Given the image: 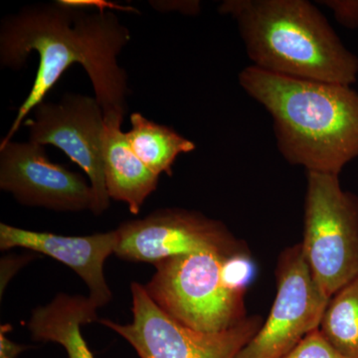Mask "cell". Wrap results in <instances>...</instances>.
Wrapping results in <instances>:
<instances>
[{"label":"cell","mask_w":358,"mask_h":358,"mask_svg":"<svg viewBox=\"0 0 358 358\" xmlns=\"http://www.w3.org/2000/svg\"><path fill=\"white\" fill-rule=\"evenodd\" d=\"M129 41V30L112 10L96 8L93 13L73 0L33 4L3 18L1 67L22 69L33 51L39 55V67L29 95L0 145L13 141L26 117L74 64L86 71L105 122H122L128 110V75L117 57Z\"/></svg>","instance_id":"obj_1"},{"label":"cell","mask_w":358,"mask_h":358,"mask_svg":"<svg viewBox=\"0 0 358 358\" xmlns=\"http://www.w3.org/2000/svg\"><path fill=\"white\" fill-rule=\"evenodd\" d=\"M239 84L273 119L278 150L307 173L336 174L358 157V93L346 85L296 79L252 65Z\"/></svg>","instance_id":"obj_2"},{"label":"cell","mask_w":358,"mask_h":358,"mask_svg":"<svg viewBox=\"0 0 358 358\" xmlns=\"http://www.w3.org/2000/svg\"><path fill=\"white\" fill-rule=\"evenodd\" d=\"M219 13L236 22L247 54L260 69L352 86L358 57L326 16L307 0H225Z\"/></svg>","instance_id":"obj_3"},{"label":"cell","mask_w":358,"mask_h":358,"mask_svg":"<svg viewBox=\"0 0 358 358\" xmlns=\"http://www.w3.org/2000/svg\"><path fill=\"white\" fill-rule=\"evenodd\" d=\"M226 257L194 253L155 264L145 286L152 301L179 324L203 333H219L246 319L245 293L223 280Z\"/></svg>","instance_id":"obj_4"},{"label":"cell","mask_w":358,"mask_h":358,"mask_svg":"<svg viewBox=\"0 0 358 358\" xmlns=\"http://www.w3.org/2000/svg\"><path fill=\"white\" fill-rule=\"evenodd\" d=\"M303 256L322 293L333 298L358 277V196L336 174L308 173Z\"/></svg>","instance_id":"obj_5"},{"label":"cell","mask_w":358,"mask_h":358,"mask_svg":"<svg viewBox=\"0 0 358 358\" xmlns=\"http://www.w3.org/2000/svg\"><path fill=\"white\" fill-rule=\"evenodd\" d=\"M131 291V322L122 324L108 319L99 322L126 339L140 358H236L263 324L262 319L254 315L219 333L195 331L166 315L143 285L133 282Z\"/></svg>","instance_id":"obj_6"},{"label":"cell","mask_w":358,"mask_h":358,"mask_svg":"<svg viewBox=\"0 0 358 358\" xmlns=\"http://www.w3.org/2000/svg\"><path fill=\"white\" fill-rule=\"evenodd\" d=\"M115 255L122 260L155 264L194 253L228 257L247 252L222 222L196 211L180 208L155 210L117 228Z\"/></svg>","instance_id":"obj_7"},{"label":"cell","mask_w":358,"mask_h":358,"mask_svg":"<svg viewBox=\"0 0 358 358\" xmlns=\"http://www.w3.org/2000/svg\"><path fill=\"white\" fill-rule=\"evenodd\" d=\"M275 278L277 296L268 320L236 358H284L320 326L331 299L313 280L301 243L282 251Z\"/></svg>","instance_id":"obj_8"},{"label":"cell","mask_w":358,"mask_h":358,"mask_svg":"<svg viewBox=\"0 0 358 358\" xmlns=\"http://www.w3.org/2000/svg\"><path fill=\"white\" fill-rule=\"evenodd\" d=\"M24 124L29 141L55 145L89 178L95 195L92 213L101 215L110 206L103 169L105 117L96 98L66 94L60 103H39Z\"/></svg>","instance_id":"obj_9"},{"label":"cell","mask_w":358,"mask_h":358,"mask_svg":"<svg viewBox=\"0 0 358 358\" xmlns=\"http://www.w3.org/2000/svg\"><path fill=\"white\" fill-rule=\"evenodd\" d=\"M0 189L20 204L58 212L92 211L95 203L82 174L50 162L44 145L32 141L0 145Z\"/></svg>","instance_id":"obj_10"},{"label":"cell","mask_w":358,"mask_h":358,"mask_svg":"<svg viewBox=\"0 0 358 358\" xmlns=\"http://www.w3.org/2000/svg\"><path fill=\"white\" fill-rule=\"evenodd\" d=\"M117 242V229L87 236H64L0 223L1 251L27 249L64 264L83 280L89 289L90 301L96 308L105 307L113 299L103 274V265L115 254Z\"/></svg>","instance_id":"obj_11"},{"label":"cell","mask_w":358,"mask_h":358,"mask_svg":"<svg viewBox=\"0 0 358 358\" xmlns=\"http://www.w3.org/2000/svg\"><path fill=\"white\" fill-rule=\"evenodd\" d=\"M122 124L105 122L103 155L106 187L110 199L124 202L131 214L138 215L145 200L157 190L159 176L134 154L122 131Z\"/></svg>","instance_id":"obj_12"},{"label":"cell","mask_w":358,"mask_h":358,"mask_svg":"<svg viewBox=\"0 0 358 358\" xmlns=\"http://www.w3.org/2000/svg\"><path fill=\"white\" fill-rule=\"evenodd\" d=\"M96 310L89 296L60 293L50 303L33 310L28 329L34 341L62 345L68 358H95L81 327L99 322Z\"/></svg>","instance_id":"obj_13"},{"label":"cell","mask_w":358,"mask_h":358,"mask_svg":"<svg viewBox=\"0 0 358 358\" xmlns=\"http://www.w3.org/2000/svg\"><path fill=\"white\" fill-rule=\"evenodd\" d=\"M131 129L126 134L131 150L152 171L173 176V166L179 155L193 152L196 145L171 127L147 119L141 113L129 117Z\"/></svg>","instance_id":"obj_14"},{"label":"cell","mask_w":358,"mask_h":358,"mask_svg":"<svg viewBox=\"0 0 358 358\" xmlns=\"http://www.w3.org/2000/svg\"><path fill=\"white\" fill-rule=\"evenodd\" d=\"M320 331L345 358H358V277L334 294Z\"/></svg>","instance_id":"obj_15"},{"label":"cell","mask_w":358,"mask_h":358,"mask_svg":"<svg viewBox=\"0 0 358 358\" xmlns=\"http://www.w3.org/2000/svg\"><path fill=\"white\" fill-rule=\"evenodd\" d=\"M223 280L230 289L238 292H246L256 275L255 263L248 252L234 254L224 259Z\"/></svg>","instance_id":"obj_16"},{"label":"cell","mask_w":358,"mask_h":358,"mask_svg":"<svg viewBox=\"0 0 358 358\" xmlns=\"http://www.w3.org/2000/svg\"><path fill=\"white\" fill-rule=\"evenodd\" d=\"M284 358H345L319 329L310 331Z\"/></svg>","instance_id":"obj_17"},{"label":"cell","mask_w":358,"mask_h":358,"mask_svg":"<svg viewBox=\"0 0 358 358\" xmlns=\"http://www.w3.org/2000/svg\"><path fill=\"white\" fill-rule=\"evenodd\" d=\"M317 3L331 9L339 24L348 29L358 28V0H322Z\"/></svg>","instance_id":"obj_18"},{"label":"cell","mask_w":358,"mask_h":358,"mask_svg":"<svg viewBox=\"0 0 358 358\" xmlns=\"http://www.w3.org/2000/svg\"><path fill=\"white\" fill-rule=\"evenodd\" d=\"M32 259H34V256L31 254L7 255L1 258V261H0V294H1V298L14 275L17 274L18 271L27 265Z\"/></svg>","instance_id":"obj_19"},{"label":"cell","mask_w":358,"mask_h":358,"mask_svg":"<svg viewBox=\"0 0 358 358\" xmlns=\"http://www.w3.org/2000/svg\"><path fill=\"white\" fill-rule=\"evenodd\" d=\"M13 327L9 324L0 327V358H17L21 353L27 350L29 346L18 345L7 336Z\"/></svg>","instance_id":"obj_20"},{"label":"cell","mask_w":358,"mask_h":358,"mask_svg":"<svg viewBox=\"0 0 358 358\" xmlns=\"http://www.w3.org/2000/svg\"><path fill=\"white\" fill-rule=\"evenodd\" d=\"M152 6L159 11H176L185 15H197L201 11L199 1H155Z\"/></svg>","instance_id":"obj_21"}]
</instances>
